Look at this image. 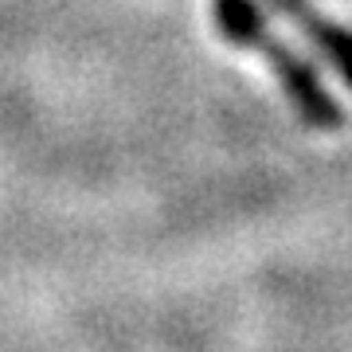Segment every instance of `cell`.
<instances>
[{"instance_id": "6da1fadb", "label": "cell", "mask_w": 352, "mask_h": 352, "mask_svg": "<svg viewBox=\"0 0 352 352\" xmlns=\"http://www.w3.org/2000/svg\"><path fill=\"white\" fill-rule=\"evenodd\" d=\"M215 20H219L227 39H235L243 47H254L258 55H266V63L274 67V75L282 78V87L289 90V98L298 102V110L309 122H317V126H337L340 110L333 106V98L321 90V82L314 78L309 67L298 63L274 36L263 32V20L251 8V0H215Z\"/></svg>"}, {"instance_id": "7a4b0ae2", "label": "cell", "mask_w": 352, "mask_h": 352, "mask_svg": "<svg viewBox=\"0 0 352 352\" xmlns=\"http://www.w3.org/2000/svg\"><path fill=\"white\" fill-rule=\"evenodd\" d=\"M278 4H282V8H286V12L305 28V36L314 39L317 47H321L329 59H333V67H337L340 75L352 82V36H344L340 28L325 24V20H321V16H317L314 8L305 4V0H278Z\"/></svg>"}]
</instances>
